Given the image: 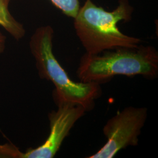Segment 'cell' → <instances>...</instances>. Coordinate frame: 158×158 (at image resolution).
Masks as SVG:
<instances>
[{
    "label": "cell",
    "instance_id": "8992f818",
    "mask_svg": "<svg viewBox=\"0 0 158 158\" xmlns=\"http://www.w3.org/2000/svg\"><path fill=\"white\" fill-rule=\"evenodd\" d=\"M11 0H0V26L17 40L23 39L26 31L21 23L12 16L9 10Z\"/></svg>",
    "mask_w": 158,
    "mask_h": 158
},
{
    "label": "cell",
    "instance_id": "6da1fadb",
    "mask_svg": "<svg viewBox=\"0 0 158 158\" xmlns=\"http://www.w3.org/2000/svg\"><path fill=\"white\" fill-rule=\"evenodd\" d=\"M134 8L129 0H118L112 11H108L86 0L74 18L76 34L85 53L98 54L119 48H136L141 40L123 33L118 24L132 19Z\"/></svg>",
    "mask_w": 158,
    "mask_h": 158
},
{
    "label": "cell",
    "instance_id": "277c9868",
    "mask_svg": "<svg viewBox=\"0 0 158 158\" xmlns=\"http://www.w3.org/2000/svg\"><path fill=\"white\" fill-rule=\"evenodd\" d=\"M148 115L146 107L130 106L118 112L108 120L102 128L107 138L105 145L87 158H113L122 149L138 146Z\"/></svg>",
    "mask_w": 158,
    "mask_h": 158
},
{
    "label": "cell",
    "instance_id": "ba28073f",
    "mask_svg": "<svg viewBox=\"0 0 158 158\" xmlns=\"http://www.w3.org/2000/svg\"><path fill=\"white\" fill-rule=\"evenodd\" d=\"M6 37L4 35L0 32V55L6 49Z\"/></svg>",
    "mask_w": 158,
    "mask_h": 158
},
{
    "label": "cell",
    "instance_id": "52a82bcc",
    "mask_svg": "<svg viewBox=\"0 0 158 158\" xmlns=\"http://www.w3.org/2000/svg\"><path fill=\"white\" fill-rule=\"evenodd\" d=\"M52 4L67 17L73 19L80 8L79 0H50Z\"/></svg>",
    "mask_w": 158,
    "mask_h": 158
},
{
    "label": "cell",
    "instance_id": "3957f363",
    "mask_svg": "<svg viewBox=\"0 0 158 158\" xmlns=\"http://www.w3.org/2000/svg\"><path fill=\"white\" fill-rule=\"evenodd\" d=\"M53 28L45 25L36 29L31 38L29 48L38 75L55 85L53 97L56 104L70 102L90 111L94 107L95 100L102 96L101 85L76 82L70 78L53 53Z\"/></svg>",
    "mask_w": 158,
    "mask_h": 158
},
{
    "label": "cell",
    "instance_id": "5b68a950",
    "mask_svg": "<svg viewBox=\"0 0 158 158\" xmlns=\"http://www.w3.org/2000/svg\"><path fill=\"white\" fill-rule=\"evenodd\" d=\"M57 106V110L48 114L50 132L45 141L39 147L29 148L25 152L21 151L14 146L11 158L55 157L74 124L87 111L81 106L70 102L60 103Z\"/></svg>",
    "mask_w": 158,
    "mask_h": 158
},
{
    "label": "cell",
    "instance_id": "7a4b0ae2",
    "mask_svg": "<svg viewBox=\"0 0 158 158\" xmlns=\"http://www.w3.org/2000/svg\"><path fill=\"white\" fill-rule=\"evenodd\" d=\"M76 74L80 81L100 85L117 76H141L149 80L158 76V52L152 46L119 48L98 54L85 53Z\"/></svg>",
    "mask_w": 158,
    "mask_h": 158
}]
</instances>
